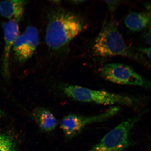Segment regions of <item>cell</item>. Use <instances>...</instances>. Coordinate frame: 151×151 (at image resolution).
<instances>
[{
    "mask_svg": "<svg viewBox=\"0 0 151 151\" xmlns=\"http://www.w3.org/2000/svg\"><path fill=\"white\" fill-rule=\"evenodd\" d=\"M83 29L78 17L62 9H55L49 17L45 40L48 47L58 50L65 47Z\"/></svg>",
    "mask_w": 151,
    "mask_h": 151,
    "instance_id": "1",
    "label": "cell"
},
{
    "mask_svg": "<svg viewBox=\"0 0 151 151\" xmlns=\"http://www.w3.org/2000/svg\"><path fill=\"white\" fill-rule=\"evenodd\" d=\"M93 50L96 55L102 57L122 56L140 62L142 59L127 46L116 24L112 21L104 24L94 41Z\"/></svg>",
    "mask_w": 151,
    "mask_h": 151,
    "instance_id": "2",
    "label": "cell"
},
{
    "mask_svg": "<svg viewBox=\"0 0 151 151\" xmlns=\"http://www.w3.org/2000/svg\"><path fill=\"white\" fill-rule=\"evenodd\" d=\"M60 89L67 97L76 101L104 105H119L129 106L135 100L128 96L103 90L90 89L77 85L62 84Z\"/></svg>",
    "mask_w": 151,
    "mask_h": 151,
    "instance_id": "3",
    "label": "cell"
},
{
    "mask_svg": "<svg viewBox=\"0 0 151 151\" xmlns=\"http://www.w3.org/2000/svg\"><path fill=\"white\" fill-rule=\"evenodd\" d=\"M143 113L128 119L106 134L99 142L87 151H124L131 143L130 134Z\"/></svg>",
    "mask_w": 151,
    "mask_h": 151,
    "instance_id": "4",
    "label": "cell"
},
{
    "mask_svg": "<svg viewBox=\"0 0 151 151\" xmlns=\"http://www.w3.org/2000/svg\"><path fill=\"white\" fill-rule=\"evenodd\" d=\"M105 80L118 84L131 85L150 88V82L143 78L132 68L119 63L107 64L99 69Z\"/></svg>",
    "mask_w": 151,
    "mask_h": 151,
    "instance_id": "5",
    "label": "cell"
},
{
    "mask_svg": "<svg viewBox=\"0 0 151 151\" xmlns=\"http://www.w3.org/2000/svg\"><path fill=\"white\" fill-rule=\"evenodd\" d=\"M39 43V32L37 28L30 26L19 35L13 47L15 58L19 63H24L30 59L36 50Z\"/></svg>",
    "mask_w": 151,
    "mask_h": 151,
    "instance_id": "6",
    "label": "cell"
},
{
    "mask_svg": "<svg viewBox=\"0 0 151 151\" xmlns=\"http://www.w3.org/2000/svg\"><path fill=\"white\" fill-rule=\"evenodd\" d=\"M4 47L2 60L4 75L8 78L9 77V60L11 49L15 40L19 35L18 22L12 20L4 22L3 25Z\"/></svg>",
    "mask_w": 151,
    "mask_h": 151,
    "instance_id": "7",
    "label": "cell"
},
{
    "mask_svg": "<svg viewBox=\"0 0 151 151\" xmlns=\"http://www.w3.org/2000/svg\"><path fill=\"white\" fill-rule=\"evenodd\" d=\"M28 1L22 0L5 1L0 2V14L9 20L20 22L23 18Z\"/></svg>",
    "mask_w": 151,
    "mask_h": 151,
    "instance_id": "8",
    "label": "cell"
},
{
    "mask_svg": "<svg viewBox=\"0 0 151 151\" xmlns=\"http://www.w3.org/2000/svg\"><path fill=\"white\" fill-rule=\"evenodd\" d=\"M126 27L130 31L137 32L151 26L150 13L148 12H132L124 19Z\"/></svg>",
    "mask_w": 151,
    "mask_h": 151,
    "instance_id": "9",
    "label": "cell"
},
{
    "mask_svg": "<svg viewBox=\"0 0 151 151\" xmlns=\"http://www.w3.org/2000/svg\"><path fill=\"white\" fill-rule=\"evenodd\" d=\"M34 120L40 129L44 132L52 131L58 125V122L52 113L48 109L39 107L32 113Z\"/></svg>",
    "mask_w": 151,
    "mask_h": 151,
    "instance_id": "10",
    "label": "cell"
},
{
    "mask_svg": "<svg viewBox=\"0 0 151 151\" xmlns=\"http://www.w3.org/2000/svg\"><path fill=\"white\" fill-rule=\"evenodd\" d=\"M15 144L12 138L4 134H0V151H15Z\"/></svg>",
    "mask_w": 151,
    "mask_h": 151,
    "instance_id": "11",
    "label": "cell"
},
{
    "mask_svg": "<svg viewBox=\"0 0 151 151\" xmlns=\"http://www.w3.org/2000/svg\"><path fill=\"white\" fill-rule=\"evenodd\" d=\"M105 3L108 6L109 10L111 12H114L118 7L123 1H105Z\"/></svg>",
    "mask_w": 151,
    "mask_h": 151,
    "instance_id": "12",
    "label": "cell"
},
{
    "mask_svg": "<svg viewBox=\"0 0 151 151\" xmlns=\"http://www.w3.org/2000/svg\"><path fill=\"white\" fill-rule=\"evenodd\" d=\"M139 51L146 55L147 57L150 61L151 60V48L150 47L147 48H141L137 49Z\"/></svg>",
    "mask_w": 151,
    "mask_h": 151,
    "instance_id": "13",
    "label": "cell"
},
{
    "mask_svg": "<svg viewBox=\"0 0 151 151\" xmlns=\"http://www.w3.org/2000/svg\"><path fill=\"white\" fill-rule=\"evenodd\" d=\"M144 39L145 42L147 44L151 45V29H149V31L146 33L144 36Z\"/></svg>",
    "mask_w": 151,
    "mask_h": 151,
    "instance_id": "14",
    "label": "cell"
},
{
    "mask_svg": "<svg viewBox=\"0 0 151 151\" xmlns=\"http://www.w3.org/2000/svg\"><path fill=\"white\" fill-rule=\"evenodd\" d=\"M73 3L75 4H78L81 3L83 2H84V1H72Z\"/></svg>",
    "mask_w": 151,
    "mask_h": 151,
    "instance_id": "15",
    "label": "cell"
},
{
    "mask_svg": "<svg viewBox=\"0 0 151 151\" xmlns=\"http://www.w3.org/2000/svg\"><path fill=\"white\" fill-rule=\"evenodd\" d=\"M3 115V112H2L1 109H0V118L1 117V116H2V115Z\"/></svg>",
    "mask_w": 151,
    "mask_h": 151,
    "instance_id": "16",
    "label": "cell"
}]
</instances>
